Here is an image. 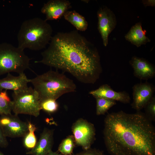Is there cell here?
Returning <instances> with one entry per match:
<instances>
[{
  "label": "cell",
  "mask_w": 155,
  "mask_h": 155,
  "mask_svg": "<svg viewBox=\"0 0 155 155\" xmlns=\"http://www.w3.org/2000/svg\"><path fill=\"white\" fill-rule=\"evenodd\" d=\"M71 7V3L67 0H51L44 4L41 11L46 15L45 20L61 18Z\"/></svg>",
  "instance_id": "11"
},
{
  "label": "cell",
  "mask_w": 155,
  "mask_h": 155,
  "mask_svg": "<svg viewBox=\"0 0 155 155\" xmlns=\"http://www.w3.org/2000/svg\"><path fill=\"white\" fill-rule=\"evenodd\" d=\"M72 155H104V154L102 151L90 148Z\"/></svg>",
  "instance_id": "24"
},
{
  "label": "cell",
  "mask_w": 155,
  "mask_h": 155,
  "mask_svg": "<svg viewBox=\"0 0 155 155\" xmlns=\"http://www.w3.org/2000/svg\"><path fill=\"white\" fill-rule=\"evenodd\" d=\"M97 16L98 29L103 45L106 46L108 43L109 35L116 25V18L113 11L106 6L99 9L97 12Z\"/></svg>",
  "instance_id": "9"
},
{
  "label": "cell",
  "mask_w": 155,
  "mask_h": 155,
  "mask_svg": "<svg viewBox=\"0 0 155 155\" xmlns=\"http://www.w3.org/2000/svg\"><path fill=\"white\" fill-rule=\"evenodd\" d=\"M41 110L49 113L56 112L59 108V104L56 100L47 99L40 101Z\"/></svg>",
  "instance_id": "21"
},
{
  "label": "cell",
  "mask_w": 155,
  "mask_h": 155,
  "mask_svg": "<svg viewBox=\"0 0 155 155\" xmlns=\"http://www.w3.org/2000/svg\"><path fill=\"white\" fill-rule=\"evenodd\" d=\"M95 98L96 101V113L97 115H104L116 104V101L113 100L99 97Z\"/></svg>",
  "instance_id": "19"
},
{
  "label": "cell",
  "mask_w": 155,
  "mask_h": 155,
  "mask_svg": "<svg viewBox=\"0 0 155 155\" xmlns=\"http://www.w3.org/2000/svg\"><path fill=\"white\" fill-rule=\"evenodd\" d=\"M38 93L40 101L57 100L64 94L75 91L76 86L73 80L63 73L52 70L29 79Z\"/></svg>",
  "instance_id": "4"
},
{
  "label": "cell",
  "mask_w": 155,
  "mask_h": 155,
  "mask_svg": "<svg viewBox=\"0 0 155 155\" xmlns=\"http://www.w3.org/2000/svg\"><path fill=\"white\" fill-rule=\"evenodd\" d=\"M11 101L8 102L0 94V115L11 114Z\"/></svg>",
  "instance_id": "23"
},
{
  "label": "cell",
  "mask_w": 155,
  "mask_h": 155,
  "mask_svg": "<svg viewBox=\"0 0 155 155\" xmlns=\"http://www.w3.org/2000/svg\"><path fill=\"white\" fill-rule=\"evenodd\" d=\"M46 155H62L58 152H54L52 150L51 151Z\"/></svg>",
  "instance_id": "27"
},
{
  "label": "cell",
  "mask_w": 155,
  "mask_h": 155,
  "mask_svg": "<svg viewBox=\"0 0 155 155\" xmlns=\"http://www.w3.org/2000/svg\"><path fill=\"white\" fill-rule=\"evenodd\" d=\"M103 137L111 155H155V129L140 111L108 114L104 120Z\"/></svg>",
  "instance_id": "2"
},
{
  "label": "cell",
  "mask_w": 155,
  "mask_h": 155,
  "mask_svg": "<svg viewBox=\"0 0 155 155\" xmlns=\"http://www.w3.org/2000/svg\"><path fill=\"white\" fill-rule=\"evenodd\" d=\"M8 145V142L6 137L4 135L0 127V147L5 148Z\"/></svg>",
  "instance_id": "25"
},
{
  "label": "cell",
  "mask_w": 155,
  "mask_h": 155,
  "mask_svg": "<svg viewBox=\"0 0 155 155\" xmlns=\"http://www.w3.org/2000/svg\"><path fill=\"white\" fill-rule=\"evenodd\" d=\"M0 127L6 137H24L28 131V122L22 121L18 115L11 114L1 115Z\"/></svg>",
  "instance_id": "8"
},
{
  "label": "cell",
  "mask_w": 155,
  "mask_h": 155,
  "mask_svg": "<svg viewBox=\"0 0 155 155\" xmlns=\"http://www.w3.org/2000/svg\"><path fill=\"white\" fill-rule=\"evenodd\" d=\"M45 20L38 17L24 21L17 35L18 47L39 51L45 48L52 37V26Z\"/></svg>",
  "instance_id": "3"
},
{
  "label": "cell",
  "mask_w": 155,
  "mask_h": 155,
  "mask_svg": "<svg viewBox=\"0 0 155 155\" xmlns=\"http://www.w3.org/2000/svg\"><path fill=\"white\" fill-rule=\"evenodd\" d=\"M30 60L18 47L7 42L0 44V75L11 72L24 73L29 68Z\"/></svg>",
  "instance_id": "5"
},
{
  "label": "cell",
  "mask_w": 155,
  "mask_h": 155,
  "mask_svg": "<svg viewBox=\"0 0 155 155\" xmlns=\"http://www.w3.org/2000/svg\"><path fill=\"white\" fill-rule=\"evenodd\" d=\"M140 22L136 23L132 26L125 35V38L137 47L145 44L151 40L146 36V31L143 30Z\"/></svg>",
  "instance_id": "16"
},
{
  "label": "cell",
  "mask_w": 155,
  "mask_h": 155,
  "mask_svg": "<svg viewBox=\"0 0 155 155\" xmlns=\"http://www.w3.org/2000/svg\"><path fill=\"white\" fill-rule=\"evenodd\" d=\"M73 135H69L63 140L59 144L58 151L62 155H72L75 146Z\"/></svg>",
  "instance_id": "18"
},
{
  "label": "cell",
  "mask_w": 155,
  "mask_h": 155,
  "mask_svg": "<svg viewBox=\"0 0 155 155\" xmlns=\"http://www.w3.org/2000/svg\"><path fill=\"white\" fill-rule=\"evenodd\" d=\"M142 2L145 6H155L154 0H144Z\"/></svg>",
  "instance_id": "26"
},
{
  "label": "cell",
  "mask_w": 155,
  "mask_h": 155,
  "mask_svg": "<svg viewBox=\"0 0 155 155\" xmlns=\"http://www.w3.org/2000/svg\"><path fill=\"white\" fill-rule=\"evenodd\" d=\"M54 129L45 128L35 146L26 153L30 155H46L52 151L54 143Z\"/></svg>",
  "instance_id": "13"
},
{
  "label": "cell",
  "mask_w": 155,
  "mask_h": 155,
  "mask_svg": "<svg viewBox=\"0 0 155 155\" xmlns=\"http://www.w3.org/2000/svg\"><path fill=\"white\" fill-rule=\"evenodd\" d=\"M64 19L72 24L77 30L85 31L88 24L85 18L75 10L68 11L63 16Z\"/></svg>",
  "instance_id": "17"
},
{
  "label": "cell",
  "mask_w": 155,
  "mask_h": 155,
  "mask_svg": "<svg viewBox=\"0 0 155 155\" xmlns=\"http://www.w3.org/2000/svg\"><path fill=\"white\" fill-rule=\"evenodd\" d=\"M11 104L12 111L15 115H28L38 117L41 110L39 96L32 87L13 91Z\"/></svg>",
  "instance_id": "6"
},
{
  "label": "cell",
  "mask_w": 155,
  "mask_h": 155,
  "mask_svg": "<svg viewBox=\"0 0 155 155\" xmlns=\"http://www.w3.org/2000/svg\"><path fill=\"white\" fill-rule=\"evenodd\" d=\"M28 131L24 137L23 144L27 149H32L36 145L37 141L34 132L37 128L34 124L28 121Z\"/></svg>",
  "instance_id": "20"
},
{
  "label": "cell",
  "mask_w": 155,
  "mask_h": 155,
  "mask_svg": "<svg viewBox=\"0 0 155 155\" xmlns=\"http://www.w3.org/2000/svg\"><path fill=\"white\" fill-rule=\"evenodd\" d=\"M89 94L94 98H104L119 101L124 104L129 103L131 100L130 95L126 92H116L107 84L101 86L98 89L90 91Z\"/></svg>",
  "instance_id": "14"
},
{
  "label": "cell",
  "mask_w": 155,
  "mask_h": 155,
  "mask_svg": "<svg viewBox=\"0 0 155 155\" xmlns=\"http://www.w3.org/2000/svg\"><path fill=\"white\" fill-rule=\"evenodd\" d=\"M29 82V79L24 73L18 76L8 73L5 77L0 79V92L3 89L11 90L13 92L23 90L28 87Z\"/></svg>",
  "instance_id": "15"
},
{
  "label": "cell",
  "mask_w": 155,
  "mask_h": 155,
  "mask_svg": "<svg viewBox=\"0 0 155 155\" xmlns=\"http://www.w3.org/2000/svg\"><path fill=\"white\" fill-rule=\"evenodd\" d=\"M0 155H4V154L1 152L0 151Z\"/></svg>",
  "instance_id": "28"
},
{
  "label": "cell",
  "mask_w": 155,
  "mask_h": 155,
  "mask_svg": "<svg viewBox=\"0 0 155 155\" xmlns=\"http://www.w3.org/2000/svg\"><path fill=\"white\" fill-rule=\"evenodd\" d=\"M41 53V63L69 73L79 81L94 84L102 71L96 46L76 30L59 32L52 36Z\"/></svg>",
  "instance_id": "1"
},
{
  "label": "cell",
  "mask_w": 155,
  "mask_h": 155,
  "mask_svg": "<svg viewBox=\"0 0 155 155\" xmlns=\"http://www.w3.org/2000/svg\"><path fill=\"white\" fill-rule=\"evenodd\" d=\"M132 89L133 102L131 106L137 111H140L153 96L155 87L146 82L135 84Z\"/></svg>",
  "instance_id": "10"
},
{
  "label": "cell",
  "mask_w": 155,
  "mask_h": 155,
  "mask_svg": "<svg viewBox=\"0 0 155 155\" xmlns=\"http://www.w3.org/2000/svg\"><path fill=\"white\" fill-rule=\"evenodd\" d=\"M144 113L151 121H155V97L153 96L145 105Z\"/></svg>",
  "instance_id": "22"
},
{
  "label": "cell",
  "mask_w": 155,
  "mask_h": 155,
  "mask_svg": "<svg viewBox=\"0 0 155 155\" xmlns=\"http://www.w3.org/2000/svg\"><path fill=\"white\" fill-rule=\"evenodd\" d=\"M71 130L76 145L81 147L83 150L91 148L96 136L95 128L92 123L79 118L73 123Z\"/></svg>",
  "instance_id": "7"
},
{
  "label": "cell",
  "mask_w": 155,
  "mask_h": 155,
  "mask_svg": "<svg viewBox=\"0 0 155 155\" xmlns=\"http://www.w3.org/2000/svg\"><path fill=\"white\" fill-rule=\"evenodd\" d=\"M129 63L133 68L134 75L137 78L148 80L154 77V66L145 59L133 56Z\"/></svg>",
  "instance_id": "12"
}]
</instances>
